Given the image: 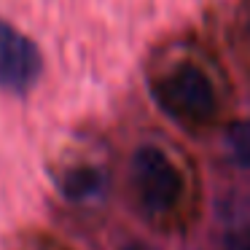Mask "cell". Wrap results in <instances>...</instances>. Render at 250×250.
Returning <instances> with one entry per match:
<instances>
[{
	"label": "cell",
	"mask_w": 250,
	"mask_h": 250,
	"mask_svg": "<svg viewBox=\"0 0 250 250\" xmlns=\"http://www.w3.org/2000/svg\"><path fill=\"white\" fill-rule=\"evenodd\" d=\"M153 97L172 119L191 121V124H205L218 110L210 78L194 65H180L164 78H159L153 86Z\"/></svg>",
	"instance_id": "1"
},
{
	"label": "cell",
	"mask_w": 250,
	"mask_h": 250,
	"mask_svg": "<svg viewBox=\"0 0 250 250\" xmlns=\"http://www.w3.org/2000/svg\"><path fill=\"white\" fill-rule=\"evenodd\" d=\"M132 183H135L137 199L151 215L172 210L180 196V175L175 164L159 148H140L132 156Z\"/></svg>",
	"instance_id": "2"
},
{
	"label": "cell",
	"mask_w": 250,
	"mask_h": 250,
	"mask_svg": "<svg viewBox=\"0 0 250 250\" xmlns=\"http://www.w3.org/2000/svg\"><path fill=\"white\" fill-rule=\"evenodd\" d=\"M41 76V51L27 35L8 22H0V86L27 92Z\"/></svg>",
	"instance_id": "3"
},
{
	"label": "cell",
	"mask_w": 250,
	"mask_h": 250,
	"mask_svg": "<svg viewBox=\"0 0 250 250\" xmlns=\"http://www.w3.org/2000/svg\"><path fill=\"white\" fill-rule=\"evenodd\" d=\"M100 188H103V175L92 167L76 169V172H70L65 180V191L73 199H86V196L97 194Z\"/></svg>",
	"instance_id": "4"
},
{
	"label": "cell",
	"mask_w": 250,
	"mask_h": 250,
	"mask_svg": "<svg viewBox=\"0 0 250 250\" xmlns=\"http://www.w3.org/2000/svg\"><path fill=\"white\" fill-rule=\"evenodd\" d=\"M226 146L234 162L242 164V167H250V121H239L229 129Z\"/></svg>",
	"instance_id": "5"
},
{
	"label": "cell",
	"mask_w": 250,
	"mask_h": 250,
	"mask_svg": "<svg viewBox=\"0 0 250 250\" xmlns=\"http://www.w3.org/2000/svg\"><path fill=\"white\" fill-rule=\"evenodd\" d=\"M229 248L231 250H250V229H242V231L234 234L231 242H229Z\"/></svg>",
	"instance_id": "6"
}]
</instances>
